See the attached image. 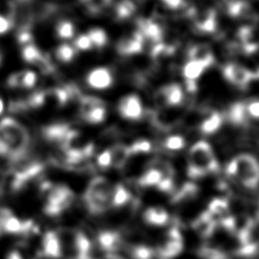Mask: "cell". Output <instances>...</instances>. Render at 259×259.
Instances as JSON below:
<instances>
[{
	"label": "cell",
	"mask_w": 259,
	"mask_h": 259,
	"mask_svg": "<svg viewBox=\"0 0 259 259\" xmlns=\"http://www.w3.org/2000/svg\"><path fill=\"white\" fill-rule=\"evenodd\" d=\"M183 250L182 237L177 229H172L169 232V239L159 250V255L162 259H172L179 255Z\"/></svg>",
	"instance_id": "obj_14"
},
{
	"label": "cell",
	"mask_w": 259,
	"mask_h": 259,
	"mask_svg": "<svg viewBox=\"0 0 259 259\" xmlns=\"http://www.w3.org/2000/svg\"><path fill=\"white\" fill-rule=\"evenodd\" d=\"M37 80L36 74L33 71L26 70L13 73L9 76L7 83L10 87H22V88H31L35 85Z\"/></svg>",
	"instance_id": "obj_15"
},
{
	"label": "cell",
	"mask_w": 259,
	"mask_h": 259,
	"mask_svg": "<svg viewBox=\"0 0 259 259\" xmlns=\"http://www.w3.org/2000/svg\"><path fill=\"white\" fill-rule=\"evenodd\" d=\"M0 62H1V55H0Z\"/></svg>",
	"instance_id": "obj_49"
},
{
	"label": "cell",
	"mask_w": 259,
	"mask_h": 259,
	"mask_svg": "<svg viewBox=\"0 0 259 259\" xmlns=\"http://www.w3.org/2000/svg\"><path fill=\"white\" fill-rule=\"evenodd\" d=\"M31 222L25 221L21 222L19 219L14 217L13 214L7 219L3 227V233L9 234H22L31 229Z\"/></svg>",
	"instance_id": "obj_21"
},
{
	"label": "cell",
	"mask_w": 259,
	"mask_h": 259,
	"mask_svg": "<svg viewBox=\"0 0 259 259\" xmlns=\"http://www.w3.org/2000/svg\"><path fill=\"white\" fill-rule=\"evenodd\" d=\"M135 1H138V2H144V1H146V0H135Z\"/></svg>",
	"instance_id": "obj_48"
},
{
	"label": "cell",
	"mask_w": 259,
	"mask_h": 259,
	"mask_svg": "<svg viewBox=\"0 0 259 259\" xmlns=\"http://www.w3.org/2000/svg\"><path fill=\"white\" fill-rule=\"evenodd\" d=\"M106 114L104 102L94 96H83L80 100V115L88 123H100Z\"/></svg>",
	"instance_id": "obj_7"
},
{
	"label": "cell",
	"mask_w": 259,
	"mask_h": 259,
	"mask_svg": "<svg viewBox=\"0 0 259 259\" xmlns=\"http://www.w3.org/2000/svg\"><path fill=\"white\" fill-rule=\"evenodd\" d=\"M131 254L135 259H152L154 256L153 250L150 247L143 245L134 247Z\"/></svg>",
	"instance_id": "obj_32"
},
{
	"label": "cell",
	"mask_w": 259,
	"mask_h": 259,
	"mask_svg": "<svg viewBox=\"0 0 259 259\" xmlns=\"http://www.w3.org/2000/svg\"><path fill=\"white\" fill-rule=\"evenodd\" d=\"M73 199L74 194L67 186L56 185L49 187L44 210L49 215L60 214L71 205Z\"/></svg>",
	"instance_id": "obj_5"
},
{
	"label": "cell",
	"mask_w": 259,
	"mask_h": 259,
	"mask_svg": "<svg viewBox=\"0 0 259 259\" xmlns=\"http://www.w3.org/2000/svg\"><path fill=\"white\" fill-rule=\"evenodd\" d=\"M11 27H12V21L8 17L0 14V34L7 32Z\"/></svg>",
	"instance_id": "obj_41"
},
{
	"label": "cell",
	"mask_w": 259,
	"mask_h": 259,
	"mask_svg": "<svg viewBox=\"0 0 259 259\" xmlns=\"http://www.w3.org/2000/svg\"><path fill=\"white\" fill-rule=\"evenodd\" d=\"M3 110H4V102H3V100L0 98V114L3 112Z\"/></svg>",
	"instance_id": "obj_47"
},
{
	"label": "cell",
	"mask_w": 259,
	"mask_h": 259,
	"mask_svg": "<svg viewBox=\"0 0 259 259\" xmlns=\"http://www.w3.org/2000/svg\"><path fill=\"white\" fill-rule=\"evenodd\" d=\"M87 84L97 90L109 88L113 83V76L110 70L106 67H97L92 69L86 77Z\"/></svg>",
	"instance_id": "obj_11"
},
{
	"label": "cell",
	"mask_w": 259,
	"mask_h": 259,
	"mask_svg": "<svg viewBox=\"0 0 259 259\" xmlns=\"http://www.w3.org/2000/svg\"><path fill=\"white\" fill-rule=\"evenodd\" d=\"M247 112H246V105L242 102L234 103L228 111V118L233 124L241 125L246 122L247 119Z\"/></svg>",
	"instance_id": "obj_23"
},
{
	"label": "cell",
	"mask_w": 259,
	"mask_h": 259,
	"mask_svg": "<svg viewBox=\"0 0 259 259\" xmlns=\"http://www.w3.org/2000/svg\"><path fill=\"white\" fill-rule=\"evenodd\" d=\"M136 10V5L131 0H120L116 7H115V13L117 18L119 19H125L130 17Z\"/></svg>",
	"instance_id": "obj_27"
},
{
	"label": "cell",
	"mask_w": 259,
	"mask_h": 259,
	"mask_svg": "<svg viewBox=\"0 0 259 259\" xmlns=\"http://www.w3.org/2000/svg\"><path fill=\"white\" fill-rule=\"evenodd\" d=\"M157 187H158L159 190H162V191H165V192H169L173 188V180L169 176L163 177L162 180L157 185Z\"/></svg>",
	"instance_id": "obj_40"
},
{
	"label": "cell",
	"mask_w": 259,
	"mask_h": 259,
	"mask_svg": "<svg viewBox=\"0 0 259 259\" xmlns=\"http://www.w3.org/2000/svg\"><path fill=\"white\" fill-rule=\"evenodd\" d=\"M188 59L200 62L210 67L214 61L212 52L206 44H197L192 46L188 51Z\"/></svg>",
	"instance_id": "obj_17"
},
{
	"label": "cell",
	"mask_w": 259,
	"mask_h": 259,
	"mask_svg": "<svg viewBox=\"0 0 259 259\" xmlns=\"http://www.w3.org/2000/svg\"><path fill=\"white\" fill-rule=\"evenodd\" d=\"M130 196H131L130 192L124 186H122L121 184H116L115 186L112 187L110 204L111 206H114V207L123 206L128 202Z\"/></svg>",
	"instance_id": "obj_24"
},
{
	"label": "cell",
	"mask_w": 259,
	"mask_h": 259,
	"mask_svg": "<svg viewBox=\"0 0 259 259\" xmlns=\"http://www.w3.org/2000/svg\"><path fill=\"white\" fill-rule=\"evenodd\" d=\"M144 220L152 226H164L168 223V212L161 207H149L144 212Z\"/></svg>",
	"instance_id": "obj_20"
},
{
	"label": "cell",
	"mask_w": 259,
	"mask_h": 259,
	"mask_svg": "<svg viewBox=\"0 0 259 259\" xmlns=\"http://www.w3.org/2000/svg\"><path fill=\"white\" fill-rule=\"evenodd\" d=\"M74 46L77 50H80V51H89L93 48L92 46V42L89 38V36L87 34H81L79 35L75 41H74Z\"/></svg>",
	"instance_id": "obj_36"
},
{
	"label": "cell",
	"mask_w": 259,
	"mask_h": 259,
	"mask_svg": "<svg viewBox=\"0 0 259 259\" xmlns=\"http://www.w3.org/2000/svg\"><path fill=\"white\" fill-rule=\"evenodd\" d=\"M87 35L89 36L92 42V46L97 49L103 48L107 42V34L102 28H99V27L92 28L88 31Z\"/></svg>",
	"instance_id": "obj_26"
},
{
	"label": "cell",
	"mask_w": 259,
	"mask_h": 259,
	"mask_svg": "<svg viewBox=\"0 0 259 259\" xmlns=\"http://www.w3.org/2000/svg\"><path fill=\"white\" fill-rule=\"evenodd\" d=\"M228 210V203L224 198H214L209 202L208 212L212 214H223Z\"/></svg>",
	"instance_id": "obj_31"
},
{
	"label": "cell",
	"mask_w": 259,
	"mask_h": 259,
	"mask_svg": "<svg viewBox=\"0 0 259 259\" xmlns=\"http://www.w3.org/2000/svg\"><path fill=\"white\" fill-rule=\"evenodd\" d=\"M11 215H12V212L10 209L6 207H0V235L3 233V227L5 222Z\"/></svg>",
	"instance_id": "obj_42"
},
{
	"label": "cell",
	"mask_w": 259,
	"mask_h": 259,
	"mask_svg": "<svg viewBox=\"0 0 259 259\" xmlns=\"http://www.w3.org/2000/svg\"><path fill=\"white\" fill-rule=\"evenodd\" d=\"M42 253L49 258H59L62 256V246L58 234L48 232L42 239Z\"/></svg>",
	"instance_id": "obj_16"
},
{
	"label": "cell",
	"mask_w": 259,
	"mask_h": 259,
	"mask_svg": "<svg viewBox=\"0 0 259 259\" xmlns=\"http://www.w3.org/2000/svg\"><path fill=\"white\" fill-rule=\"evenodd\" d=\"M112 186L104 177L93 178L84 193V201L89 212L99 214L107 210L111 204Z\"/></svg>",
	"instance_id": "obj_3"
},
{
	"label": "cell",
	"mask_w": 259,
	"mask_h": 259,
	"mask_svg": "<svg viewBox=\"0 0 259 259\" xmlns=\"http://www.w3.org/2000/svg\"><path fill=\"white\" fill-rule=\"evenodd\" d=\"M227 173L246 188L255 189L259 185V162L250 154L233 158L227 166Z\"/></svg>",
	"instance_id": "obj_2"
},
{
	"label": "cell",
	"mask_w": 259,
	"mask_h": 259,
	"mask_svg": "<svg viewBox=\"0 0 259 259\" xmlns=\"http://www.w3.org/2000/svg\"><path fill=\"white\" fill-rule=\"evenodd\" d=\"M30 142L27 130L12 117L0 120V157L11 161L25 156Z\"/></svg>",
	"instance_id": "obj_1"
},
{
	"label": "cell",
	"mask_w": 259,
	"mask_h": 259,
	"mask_svg": "<svg viewBox=\"0 0 259 259\" xmlns=\"http://www.w3.org/2000/svg\"><path fill=\"white\" fill-rule=\"evenodd\" d=\"M97 164L101 168H107L112 165V153L111 150H106L98 155Z\"/></svg>",
	"instance_id": "obj_38"
},
{
	"label": "cell",
	"mask_w": 259,
	"mask_h": 259,
	"mask_svg": "<svg viewBox=\"0 0 259 259\" xmlns=\"http://www.w3.org/2000/svg\"><path fill=\"white\" fill-rule=\"evenodd\" d=\"M189 164L200 168L206 174L217 172L219 169V163L213 151L205 141H199L191 147L189 151Z\"/></svg>",
	"instance_id": "obj_6"
},
{
	"label": "cell",
	"mask_w": 259,
	"mask_h": 259,
	"mask_svg": "<svg viewBox=\"0 0 259 259\" xmlns=\"http://www.w3.org/2000/svg\"><path fill=\"white\" fill-rule=\"evenodd\" d=\"M81 1L86 6V8L93 14L100 12L111 3V0H81Z\"/></svg>",
	"instance_id": "obj_30"
},
{
	"label": "cell",
	"mask_w": 259,
	"mask_h": 259,
	"mask_svg": "<svg viewBox=\"0 0 259 259\" xmlns=\"http://www.w3.org/2000/svg\"><path fill=\"white\" fill-rule=\"evenodd\" d=\"M207 68V66L200 62L188 60L182 68V75L186 79V82L195 83L196 79H198Z\"/></svg>",
	"instance_id": "obj_19"
},
{
	"label": "cell",
	"mask_w": 259,
	"mask_h": 259,
	"mask_svg": "<svg viewBox=\"0 0 259 259\" xmlns=\"http://www.w3.org/2000/svg\"><path fill=\"white\" fill-rule=\"evenodd\" d=\"M161 1H163L169 8L177 9L184 4L185 0H161Z\"/></svg>",
	"instance_id": "obj_44"
},
{
	"label": "cell",
	"mask_w": 259,
	"mask_h": 259,
	"mask_svg": "<svg viewBox=\"0 0 259 259\" xmlns=\"http://www.w3.org/2000/svg\"><path fill=\"white\" fill-rule=\"evenodd\" d=\"M246 112L253 118H259V100H252L246 104Z\"/></svg>",
	"instance_id": "obj_39"
},
{
	"label": "cell",
	"mask_w": 259,
	"mask_h": 259,
	"mask_svg": "<svg viewBox=\"0 0 259 259\" xmlns=\"http://www.w3.org/2000/svg\"><path fill=\"white\" fill-rule=\"evenodd\" d=\"M18 41L23 46L31 44V32L28 29H22L18 34Z\"/></svg>",
	"instance_id": "obj_43"
},
{
	"label": "cell",
	"mask_w": 259,
	"mask_h": 259,
	"mask_svg": "<svg viewBox=\"0 0 259 259\" xmlns=\"http://www.w3.org/2000/svg\"><path fill=\"white\" fill-rule=\"evenodd\" d=\"M119 114L131 120H136L143 115V104L140 97L136 94H128L123 96L118 102Z\"/></svg>",
	"instance_id": "obj_10"
},
{
	"label": "cell",
	"mask_w": 259,
	"mask_h": 259,
	"mask_svg": "<svg viewBox=\"0 0 259 259\" xmlns=\"http://www.w3.org/2000/svg\"><path fill=\"white\" fill-rule=\"evenodd\" d=\"M164 145H165V148L168 150L178 151L184 147L185 142H184L183 138L180 136H171L166 139Z\"/></svg>",
	"instance_id": "obj_34"
},
{
	"label": "cell",
	"mask_w": 259,
	"mask_h": 259,
	"mask_svg": "<svg viewBox=\"0 0 259 259\" xmlns=\"http://www.w3.org/2000/svg\"><path fill=\"white\" fill-rule=\"evenodd\" d=\"M197 191V187L193 184V183H186L181 189L180 191L176 194L175 196V200L179 201V200H183V199H187L190 198L192 196L195 195Z\"/></svg>",
	"instance_id": "obj_33"
},
{
	"label": "cell",
	"mask_w": 259,
	"mask_h": 259,
	"mask_svg": "<svg viewBox=\"0 0 259 259\" xmlns=\"http://www.w3.org/2000/svg\"><path fill=\"white\" fill-rule=\"evenodd\" d=\"M189 16L192 19L193 25L201 32L211 33L217 28V14L211 8L201 7L190 9Z\"/></svg>",
	"instance_id": "obj_8"
},
{
	"label": "cell",
	"mask_w": 259,
	"mask_h": 259,
	"mask_svg": "<svg viewBox=\"0 0 259 259\" xmlns=\"http://www.w3.org/2000/svg\"><path fill=\"white\" fill-rule=\"evenodd\" d=\"M223 123V116L218 111L211 112L200 124V131L202 134L210 135L215 133Z\"/></svg>",
	"instance_id": "obj_22"
},
{
	"label": "cell",
	"mask_w": 259,
	"mask_h": 259,
	"mask_svg": "<svg viewBox=\"0 0 259 259\" xmlns=\"http://www.w3.org/2000/svg\"><path fill=\"white\" fill-rule=\"evenodd\" d=\"M97 242L100 248L107 252V254L116 251L121 244L119 234L113 231L100 232L97 236Z\"/></svg>",
	"instance_id": "obj_18"
},
{
	"label": "cell",
	"mask_w": 259,
	"mask_h": 259,
	"mask_svg": "<svg viewBox=\"0 0 259 259\" xmlns=\"http://www.w3.org/2000/svg\"><path fill=\"white\" fill-rule=\"evenodd\" d=\"M163 177V173L160 170L150 169L139 178V184L144 187H150L154 185L157 186Z\"/></svg>",
	"instance_id": "obj_25"
},
{
	"label": "cell",
	"mask_w": 259,
	"mask_h": 259,
	"mask_svg": "<svg viewBox=\"0 0 259 259\" xmlns=\"http://www.w3.org/2000/svg\"><path fill=\"white\" fill-rule=\"evenodd\" d=\"M58 237L62 246V255L68 259H90L91 244L88 238L78 230H62Z\"/></svg>",
	"instance_id": "obj_4"
},
{
	"label": "cell",
	"mask_w": 259,
	"mask_h": 259,
	"mask_svg": "<svg viewBox=\"0 0 259 259\" xmlns=\"http://www.w3.org/2000/svg\"><path fill=\"white\" fill-rule=\"evenodd\" d=\"M57 34L63 39H69L73 37L75 33L74 24L69 20H61L56 27Z\"/></svg>",
	"instance_id": "obj_29"
},
{
	"label": "cell",
	"mask_w": 259,
	"mask_h": 259,
	"mask_svg": "<svg viewBox=\"0 0 259 259\" xmlns=\"http://www.w3.org/2000/svg\"><path fill=\"white\" fill-rule=\"evenodd\" d=\"M199 253L205 259H226V255L223 252L212 248H202Z\"/></svg>",
	"instance_id": "obj_37"
},
{
	"label": "cell",
	"mask_w": 259,
	"mask_h": 259,
	"mask_svg": "<svg viewBox=\"0 0 259 259\" xmlns=\"http://www.w3.org/2000/svg\"><path fill=\"white\" fill-rule=\"evenodd\" d=\"M100 259H124V258H122L121 256H118V255H116V254L110 253V254H106L105 256H103V257L100 258Z\"/></svg>",
	"instance_id": "obj_46"
},
{
	"label": "cell",
	"mask_w": 259,
	"mask_h": 259,
	"mask_svg": "<svg viewBox=\"0 0 259 259\" xmlns=\"http://www.w3.org/2000/svg\"><path fill=\"white\" fill-rule=\"evenodd\" d=\"M223 74L228 82L240 88H245L254 78L252 72L248 68L236 63L226 65Z\"/></svg>",
	"instance_id": "obj_9"
},
{
	"label": "cell",
	"mask_w": 259,
	"mask_h": 259,
	"mask_svg": "<svg viewBox=\"0 0 259 259\" xmlns=\"http://www.w3.org/2000/svg\"><path fill=\"white\" fill-rule=\"evenodd\" d=\"M143 46V35L140 31H135L121 37L116 45V50L122 56H131L142 52Z\"/></svg>",
	"instance_id": "obj_12"
},
{
	"label": "cell",
	"mask_w": 259,
	"mask_h": 259,
	"mask_svg": "<svg viewBox=\"0 0 259 259\" xmlns=\"http://www.w3.org/2000/svg\"><path fill=\"white\" fill-rule=\"evenodd\" d=\"M151 150V144L149 141L146 140H140L135 142L131 147H128L130 155L133 154H141V153H147Z\"/></svg>",
	"instance_id": "obj_35"
},
{
	"label": "cell",
	"mask_w": 259,
	"mask_h": 259,
	"mask_svg": "<svg viewBox=\"0 0 259 259\" xmlns=\"http://www.w3.org/2000/svg\"><path fill=\"white\" fill-rule=\"evenodd\" d=\"M183 90L180 85L176 83H171L163 86L157 94V98L160 103L169 107H175L181 104L183 101Z\"/></svg>",
	"instance_id": "obj_13"
},
{
	"label": "cell",
	"mask_w": 259,
	"mask_h": 259,
	"mask_svg": "<svg viewBox=\"0 0 259 259\" xmlns=\"http://www.w3.org/2000/svg\"><path fill=\"white\" fill-rule=\"evenodd\" d=\"M20 1H26V0H20Z\"/></svg>",
	"instance_id": "obj_50"
},
{
	"label": "cell",
	"mask_w": 259,
	"mask_h": 259,
	"mask_svg": "<svg viewBox=\"0 0 259 259\" xmlns=\"http://www.w3.org/2000/svg\"><path fill=\"white\" fill-rule=\"evenodd\" d=\"M75 49L68 44H62L56 50V57L59 61L64 63L71 62L75 57Z\"/></svg>",
	"instance_id": "obj_28"
},
{
	"label": "cell",
	"mask_w": 259,
	"mask_h": 259,
	"mask_svg": "<svg viewBox=\"0 0 259 259\" xmlns=\"http://www.w3.org/2000/svg\"><path fill=\"white\" fill-rule=\"evenodd\" d=\"M7 259H22V256L20 253L16 252V251H13V252H10L7 256Z\"/></svg>",
	"instance_id": "obj_45"
}]
</instances>
